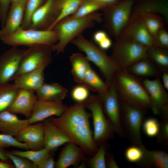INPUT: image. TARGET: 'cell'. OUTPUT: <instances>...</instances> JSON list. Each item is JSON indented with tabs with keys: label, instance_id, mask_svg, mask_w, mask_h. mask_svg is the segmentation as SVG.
Here are the masks:
<instances>
[{
	"label": "cell",
	"instance_id": "1",
	"mask_svg": "<svg viewBox=\"0 0 168 168\" xmlns=\"http://www.w3.org/2000/svg\"><path fill=\"white\" fill-rule=\"evenodd\" d=\"M90 117V114L86 111L84 102H76L67 107L60 116L50 117L48 119L65 133L72 142L81 147L86 155L92 156L98 148L93 138Z\"/></svg>",
	"mask_w": 168,
	"mask_h": 168
},
{
	"label": "cell",
	"instance_id": "2",
	"mask_svg": "<svg viewBox=\"0 0 168 168\" xmlns=\"http://www.w3.org/2000/svg\"><path fill=\"white\" fill-rule=\"evenodd\" d=\"M102 21V14L96 12L79 18L61 20L52 29L56 32L58 38L57 42L52 46L53 51L57 54L63 52L72 40L85 30L94 26L96 22Z\"/></svg>",
	"mask_w": 168,
	"mask_h": 168
},
{
	"label": "cell",
	"instance_id": "3",
	"mask_svg": "<svg viewBox=\"0 0 168 168\" xmlns=\"http://www.w3.org/2000/svg\"><path fill=\"white\" fill-rule=\"evenodd\" d=\"M113 79L120 100L145 109H150L149 96L142 82L126 70L121 69Z\"/></svg>",
	"mask_w": 168,
	"mask_h": 168
},
{
	"label": "cell",
	"instance_id": "4",
	"mask_svg": "<svg viewBox=\"0 0 168 168\" xmlns=\"http://www.w3.org/2000/svg\"><path fill=\"white\" fill-rule=\"evenodd\" d=\"M70 43L84 53L89 61L93 63L98 68L105 83L109 86L115 74L121 70L111 56L108 55L104 50L92 41L85 38L82 34Z\"/></svg>",
	"mask_w": 168,
	"mask_h": 168
},
{
	"label": "cell",
	"instance_id": "5",
	"mask_svg": "<svg viewBox=\"0 0 168 168\" xmlns=\"http://www.w3.org/2000/svg\"><path fill=\"white\" fill-rule=\"evenodd\" d=\"M86 108L91 113L94 132L93 138L97 146L107 142L115 133L113 126L106 117L102 100L98 94L91 95L84 102Z\"/></svg>",
	"mask_w": 168,
	"mask_h": 168
},
{
	"label": "cell",
	"instance_id": "6",
	"mask_svg": "<svg viewBox=\"0 0 168 168\" xmlns=\"http://www.w3.org/2000/svg\"><path fill=\"white\" fill-rule=\"evenodd\" d=\"M148 48L119 36L112 46L110 56L121 69L126 70L136 62L147 57Z\"/></svg>",
	"mask_w": 168,
	"mask_h": 168
},
{
	"label": "cell",
	"instance_id": "7",
	"mask_svg": "<svg viewBox=\"0 0 168 168\" xmlns=\"http://www.w3.org/2000/svg\"><path fill=\"white\" fill-rule=\"evenodd\" d=\"M121 122L124 137L133 145L143 144L141 129L145 118L146 109L121 100Z\"/></svg>",
	"mask_w": 168,
	"mask_h": 168
},
{
	"label": "cell",
	"instance_id": "8",
	"mask_svg": "<svg viewBox=\"0 0 168 168\" xmlns=\"http://www.w3.org/2000/svg\"><path fill=\"white\" fill-rule=\"evenodd\" d=\"M133 2V0H124L103 9L102 14L104 26L115 39L130 20Z\"/></svg>",
	"mask_w": 168,
	"mask_h": 168
},
{
	"label": "cell",
	"instance_id": "9",
	"mask_svg": "<svg viewBox=\"0 0 168 168\" xmlns=\"http://www.w3.org/2000/svg\"><path fill=\"white\" fill-rule=\"evenodd\" d=\"M2 40L3 43L12 47L24 45L29 47L36 44L52 46L57 42L58 38L57 34L53 30L24 29L21 26Z\"/></svg>",
	"mask_w": 168,
	"mask_h": 168
},
{
	"label": "cell",
	"instance_id": "10",
	"mask_svg": "<svg viewBox=\"0 0 168 168\" xmlns=\"http://www.w3.org/2000/svg\"><path fill=\"white\" fill-rule=\"evenodd\" d=\"M52 46L36 44L26 49L19 68L11 81L24 73L39 69H44L52 62Z\"/></svg>",
	"mask_w": 168,
	"mask_h": 168
},
{
	"label": "cell",
	"instance_id": "11",
	"mask_svg": "<svg viewBox=\"0 0 168 168\" xmlns=\"http://www.w3.org/2000/svg\"><path fill=\"white\" fill-rule=\"evenodd\" d=\"M99 95L102 102L104 114L115 133L121 137H124L121 122V100L113 78L109 85L107 92L102 95Z\"/></svg>",
	"mask_w": 168,
	"mask_h": 168
},
{
	"label": "cell",
	"instance_id": "12",
	"mask_svg": "<svg viewBox=\"0 0 168 168\" xmlns=\"http://www.w3.org/2000/svg\"><path fill=\"white\" fill-rule=\"evenodd\" d=\"M58 0H46L33 14L29 29L45 30L51 28L59 16Z\"/></svg>",
	"mask_w": 168,
	"mask_h": 168
},
{
	"label": "cell",
	"instance_id": "13",
	"mask_svg": "<svg viewBox=\"0 0 168 168\" xmlns=\"http://www.w3.org/2000/svg\"><path fill=\"white\" fill-rule=\"evenodd\" d=\"M25 50L12 47L0 55V84L11 81L19 68Z\"/></svg>",
	"mask_w": 168,
	"mask_h": 168
},
{
	"label": "cell",
	"instance_id": "14",
	"mask_svg": "<svg viewBox=\"0 0 168 168\" xmlns=\"http://www.w3.org/2000/svg\"><path fill=\"white\" fill-rule=\"evenodd\" d=\"M160 78L158 76L152 80L146 78L142 82L149 96L150 109L156 115L168 108V94Z\"/></svg>",
	"mask_w": 168,
	"mask_h": 168
},
{
	"label": "cell",
	"instance_id": "15",
	"mask_svg": "<svg viewBox=\"0 0 168 168\" xmlns=\"http://www.w3.org/2000/svg\"><path fill=\"white\" fill-rule=\"evenodd\" d=\"M67 107L61 100L37 99L34 105L31 116L28 119L29 124L44 121L53 116H60Z\"/></svg>",
	"mask_w": 168,
	"mask_h": 168
},
{
	"label": "cell",
	"instance_id": "16",
	"mask_svg": "<svg viewBox=\"0 0 168 168\" xmlns=\"http://www.w3.org/2000/svg\"><path fill=\"white\" fill-rule=\"evenodd\" d=\"M119 36L148 47L154 46L153 38L147 29L141 15L131 17Z\"/></svg>",
	"mask_w": 168,
	"mask_h": 168
},
{
	"label": "cell",
	"instance_id": "17",
	"mask_svg": "<svg viewBox=\"0 0 168 168\" xmlns=\"http://www.w3.org/2000/svg\"><path fill=\"white\" fill-rule=\"evenodd\" d=\"M44 121L30 124L21 130L14 137L19 142L25 143L30 149L37 150L44 148Z\"/></svg>",
	"mask_w": 168,
	"mask_h": 168
},
{
	"label": "cell",
	"instance_id": "18",
	"mask_svg": "<svg viewBox=\"0 0 168 168\" xmlns=\"http://www.w3.org/2000/svg\"><path fill=\"white\" fill-rule=\"evenodd\" d=\"M27 2L11 3L3 27L0 30V39L9 36L21 26Z\"/></svg>",
	"mask_w": 168,
	"mask_h": 168
},
{
	"label": "cell",
	"instance_id": "19",
	"mask_svg": "<svg viewBox=\"0 0 168 168\" xmlns=\"http://www.w3.org/2000/svg\"><path fill=\"white\" fill-rule=\"evenodd\" d=\"M86 154L76 144L70 142L61 151L55 167L67 168L70 166H77L81 162L85 160Z\"/></svg>",
	"mask_w": 168,
	"mask_h": 168
},
{
	"label": "cell",
	"instance_id": "20",
	"mask_svg": "<svg viewBox=\"0 0 168 168\" xmlns=\"http://www.w3.org/2000/svg\"><path fill=\"white\" fill-rule=\"evenodd\" d=\"M37 99L34 91L19 89L14 102L6 110L13 114H21L29 119Z\"/></svg>",
	"mask_w": 168,
	"mask_h": 168
},
{
	"label": "cell",
	"instance_id": "21",
	"mask_svg": "<svg viewBox=\"0 0 168 168\" xmlns=\"http://www.w3.org/2000/svg\"><path fill=\"white\" fill-rule=\"evenodd\" d=\"M44 122V148L52 151L64 144L71 142L65 133L48 119H45Z\"/></svg>",
	"mask_w": 168,
	"mask_h": 168
},
{
	"label": "cell",
	"instance_id": "22",
	"mask_svg": "<svg viewBox=\"0 0 168 168\" xmlns=\"http://www.w3.org/2000/svg\"><path fill=\"white\" fill-rule=\"evenodd\" d=\"M29 124L28 119H20L16 114L7 110L0 112V131L2 133L14 137Z\"/></svg>",
	"mask_w": 168,
	"mask_h": 168
},
{
	"label": "cell",
	"instance_id": "23",
	"mask_svg": "<svg viewBox=\"0 0 168 168\" xmlns=\"http://www.w3.org/2000/svg\"><path fill=\"white\" fill-rule=\"evenodd\" d=\"M145 14L158 15L166 22L168 20L167 0H147L142 2L131 13V17Z\"/></svg>",
	"mask_w": 168,
	"mask_h": 168
},
{
	"label": "cell",
	"instance_id": "24",
	"mask_svg": "<svg viewBox=\"0 0 168 168\" xmlns=\"http://www.w3.org/2000/svg\"><path fill=\"white\" fill-rule=\"evenodd\" d=\"M44 69H39L22 74L15 79L14 84L19 89L35 92L44 82Z\"/></svg>",
	"mask_w": 168,
	"mask_h": 168
},
{
	"label": "cell",
	"instance_id": "25",
	"mask_svg": "<svg viewBox=\"0 0 168 168\" xmlns=\"http://www.w3.org/2000/svg\"><path fill=\"white\" fill-rule=\"evenodd\" d=\"M143 154L139 165L146 168H168V154L161 150L150 151L144 146Z\"/></svg>",
	"mask_w": 168,
	"mask_h": 168
},
{
	"label": "cell",
	"instance_id": "26",
	"mask_svg": "<svg viewBox=\"0 0 168 168\" xmlns=\"http://www.w3.org/2000/svg\"><path fill=\"white\" fill-rule=\"evenodd\" d=\"M35 92L37 99L62 101L67 95L68 90L58 83L44 82Z\"/></svg>",
	"mask_w": 168,
	"mask_h": 168
},
{
	"label": "cell",
	"instance_id": "27",
	"mask_svg": "<svg viewBox=\"0 0 168 168\" xmlns=\"http://www.w3.org/2000/svg\"><path fill=\"white\" fill-rule=\"evenodd\" d=\"M156 66L147 57L139 60L126 70L134 76L145 77L160 76V72Z\"/></svg>",
	"mask_w": 168,
	"mask_h": 168
},
{
	"label": "cell",
	"instance_id": "28",
	"mask_svg": "<svg viewBox=\"0 0 168 168\" xmlns=\"http://www.w3.org/2000/svg\"><path fill=\"white\" fill-rule=\"evenodd\" d=\"M69 58L72 65L71 72L74 80L81 84L90 65L89 61L86 56L79 53L72 54Z\"/></svg>",
	"mask_w": 168,
	"mask_h": 168
},
{
	"label": "cell",
	"instance_id": "29",
	"mask_svg": "<svg viewBox=\"0 0 168 168\" xmlns=\"http://www.w3.org/2000/svg\"><path fill=\"white\" fill-rule=\"evenodd\" d=\"M100 95L105 94L107 91L109 86L91 67H88L81 84Z\"/></svg>",
	"mask_w": 168,
	"mask_h": 168
},
{
	"label": "cell",
	"instance_id": "30",
	"mask_svg": "<svg viewBox=\"0 0 168 168\" xmlns=\"http://www.w3.org/2000/svg\"><path fill=\"white\" fill-rule=\"evenodd\" d=\"M19 90L14 84H0V112L6 110L12 104Z\"/></svg>",
	"mask_w": 168,
	"mask_h": 168
},
{
	"label": "cell",
	"instance_id": "31",
	"mask_svg": "<svg viewBox=\"0 0 168 168\" xmlns=\"http://www.w3.org/2000/svg\"><path fill=\"white\" fill-rule=\"evenodd\" d=\"M147 56L162 72H168V52L167 49L154 46L149 47Z\"/></svg>",
	"mask_w": 168,
	"mask_h": 168
},
{
	"label": "cell",
	"instance_id": "32",
	"mask_svg": "<svg viewBox=\"0 0 168 168\" xmlns=\"http://www.w3.org/2000/svg\"><path fill=\"white\" fill-rule=\"evenodd\" d=\"M107 6L93 0H83L77 10L73 14L63 19H71L87 15L97 11L103 9Z\"/></svg>",
	"mask_w": 168,
	"mask_h": 168
},
{
	"label": "cell",
	"instance_id": "33",
	"mask_svg": "<svg viewBox=\"0 0 168 168\" xmlns=\"http://www.w3.org/2000/svg\"><path fill=\"white\" fill-rule=\"evenodd\" d=\"M83 0H58V7L60 13L57 20L52 27V30L55 25L60 21L74 13L78 9Z\"/></svg>",
	"mask_w": 168,
	"mask_h": 168
},
{
	"label": "cell",
	"instance_id": "34",
	"mask_svg": "<svg viewBox=\"0 0 168 168\" xmlns=\"http://www.w3.org/2000/svg\"><path fill=\"white\" fill-rule=\"evenodd\" d=\"M141 15L145 26L152 37L153 42L159 30L164 26V19L157 15L145 14Z\"/></svg>",
	"mask_w": 168,
	"mask_h": 168
},
{
	"label": "cell",
	"instance_id": "35",
	"mask_svg": "<svg viewBox=\"0 0 168 168\" xmlns=\"http://www.w3.org/2000/svg\"><path fill=\"white\" fill-rule=\"evenodd\" d=\"M12 153L17 156L26 158L37 165L46 157L48 156L52 151L45 148L37 150H28L21 151L12 150L10 151Z\"/></svg>",
	"mask_w": 168,
	"mask_h": 168
},
{
	"label": "cell",
	"instance_id": "36",
	"mask_svg": "<svg viewBox=\"0 0 168 168\" xmlns=\"http://www.w3.org/2000/svg\"><path fill=\"white\" fill-rule=\"evenodd\" d=\"M107 142L102 143L96 153L88 161L92 168H106V156L110 147Z\"/></svg>",
	"mask_w": 168,
	"mask_h": 168
},
{
	"label": "cell",
	"instance_id": "37",
	"mask_svg": "<svg viewBox=\"0 0 168 168\" xmlns=\"http://www.w3.org/2000/svg\"><path fill=\"white\" fill-rule=\"evenodd\" d=\"M44 0H28L25 8L21 27L29 29L31 24V18L34 13L45 2Z\"/></svg>",
	"mask_w": 168,
	"mask_h": 168
},
{
	"label": "cell",
	"instance_id": "38",
	"mask_svg": "<svg viewBox=\"0 0 168 168\" xmlns=\"http://www.w3.org/2000/svg\"><path fill=\"white\" fill-rule=\"evenodd\" d=\"M161 119L159 122V129L156 136L157 141L166 148L168 147V108L161 114Z\"/></svg>",
	"mask_w": 168,
	"mask_h": 168
},
{
	"label": "cell",
	"instance_id": "39",
	"mask_svg": "<svg viewBox=\"0 0 168 168\" xmlns=\"http://www.w3.org/2000/svg\"><path fill=\"white\" fill-rule=\"evenodd\" d=\"M144 146L143 144L139 146L132 145L128 147L124 153L125 157L127 161L132 163H138L143 156Z\"/></svg>",
	"mask_w": 168,
	"mask_h": 168
},
{
	"label": "cell",
	"instance_id": "40",
	"mask_svg": "<svg viewBox=\"0 0 168 168\" xmlns=\"http://www.w3.org/2000/svg\"><path fill=\"white\" fill-rule=\"evenodd\" d=\"M6 155L13 163L16 168H37V166L28 159L6 151Z\"/></svg>",
	"mask_w": 168,
	"mask_h": 168
},
{
	"label": "cell",
	"instance_id": "41",
	"mask_svg": "<svg viewBox=\"0 0 168 168\" xmlns=\"http://www.w3.org/2000/svg\"><path fill=\"white\" fill-rule=\"evenodd\" d=\"M10 147L27 150L30 149L25 143L19 142L13 136L4 133H0V147L4 148Z\"/></svg>",
	"mask_w": 168,
	"mask_h": 168
},
{
	"label": "cell",
	"instance_id": "42",
	"mask_svg": "<svg viewBox=\"0 0 168 168\" xmlns=\"http://www.w3.org/2000/svg\"><path fill=\"white\" fill-rule=\"evenodd\" d=\"M159 126V122L156 119L150 118L144 120L142 127L144 133L147 136L153 137L157 135Z\"/></svg>",
	"mask_w": 168,
	"mask_h": 168
},
{
	"label": "cell",
	"instance_id": "43",
	"mask_svg": "<svg viewBox=\"0 0 168 168\" xmlns=\"http://www.w3.org/2000/svg\"><path fill=\"white\" fill-rule=\"evenodd\" d=\"M71 95L72 99L77 102H85L90 96L89 89L81 84L73 88Z\"/></svg>",
	"mask_w": 168,
	"mask_h": 168
},
{
	"label": "cell",
	"instance_id": "44",
	"mask_svg": "<svg viewBox=\"0 0 168 168\" xmlns=\"http://www.w3.org/2000/svg\"><path fill=\"white\" fill-rule=\"evenodd\" d=\"M154 46L168 49V33L164 26L157 32L154 40Z\"/></svg>",
	"mask_w": 168,
	"mask_h": 168
},
{
	"label": "cell",
	"instance_id": "45",
	"mask_svg": "<svg viewBox=\"0 0 168 168\" xmlns=\"http://www.w3.org/2000/svg\"><path fill=\"white\" fill-rule=\"evenodd\" d=\"M11 0H0V21L2 28L4 26Z\"/></svg>",
	"mask_w": 168,
	"mask_h": 168
},
{
	"label": "cell",
	"instance_id": "46",
	"mask_svg": "<svg viewBox=\"0 0 168 168\" xmlns=\"http://www.w3.org/2000/svg\"><path fill=\"white\" fill-rule=\"evenodd\" d=\"M55 164L53 155L51 153L37 165V168H54L55 167Z\"/></svg>",
	"mask_w": 168,
	"mask_h": 168
},
{
	"label": "cell",
	"instance_id": "47",
	"mask_svg": "<svg viewBox=\"0 0 168 168\" xmlns=\"http://www.w3.org/2000/svg\"><path fill=\"white\" fill-rule=\"evenodd\" d=\"M106 168H119L114 156L108 151L106 156Z\"/></svg>",
	"mask_w": 168,
	"mask_h": 168
},
{
	"label": "cell",
	"instance_id": "48",
	"mask_svg": "<svg viewBox=\"0 0 168 168\" xmlns=\"http://www.w3.org/2000/svg\"><path fill=\"white\" fill-rule=\"evenodd\" d=\"M108 37L107 34L105 31L103 30H99L94 34L93 38L94 41L98 44Z\"/></svg>",
	"mask_w": 168,
	"mask_h": 168
},
{
	"label": "cell",
	"instance_id": "49",
	"mask_svg": "<svg viewBox=\"0 0 168 168\" xmlns=\"http://www.w3.org/2000/svg\"><path fill=\"white\" fill-rule=\"evenodd\" d=\"M98 44L100 48L104 50L110 48L112 45V43L108 36Z\"/></svg>",
	"mask_w": 168,
	"mask_h": 168
},
{
	"label": "cell",
	"instance_id": "50",
	"mask_svg": "<svg viewBox=\"0 0 168 168\" xmlns=\"http://www.w3.org/2000/svg\"><path fill=\"white\" fill-rule=\"evenodd\" d=\"M162 84L166 90H168V72H162Z\"/></svg>",
	"mask_w": 168,
	"mask_h": 168
},
{
	"label": "cell",
	"instance_id": "51",
	"mask_svg": "<svg viewBox=\"0 0 168 168\" xmlns=\"http://www.w3.org/2000/svg\"><path fill=\"white\" fill-rule=\"evenodd\" d=\"M104 4L107 6L112 5L118 2L119 0H93Z\"/></svg>",
	"mask_w": 168,
	"mask_h": 168
},
{
	"label": "cell",
	"instance_id": "52",
	"mask_svg": "<svg viewBox=\"0 0 168 168\" xmlns=\"http://www.w3.org/2000/svg\"><path fill=\"white\" fill-rule=\"evenodd\" d=\"M6 151L4 148L0 147V159L3 161L10 162V160L5 155Z\"/></svg>",
	"mask_w": 168,
	"mask_h": 168
},
{
	"label": "cell",
	"instance_id": "53",
	"mask_svg": "<svg viewBox=\"0 0 168 168\" xmlns=\"http://www.w3.org/2000/svg\"><path fill=\"white\" fill-rule=\"evenodd\" d=\"M14 167V166L11 164V162L1 160L0 161V168H13Z\"/></svg>",
	"mask_w": 168,
	"mask_h": 168
},
{
	"label": "cell",
	"instance_id": "54",
	"mask_svg": "<svg viewBox=\"0 0 168 168\" xmlns=\"http://www.w3.org/2000/svg\"><path fill=\"white\" fill-rule=\"evenodd\" d=\"M28 0H11V3H12L15 2L20 1H26L27 2Z\"/></svg>",
	"mask_w": 168,
	"mask_h": 168
}]
</instances>
